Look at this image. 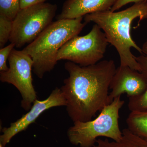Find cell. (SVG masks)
I'll return each mask as SVG.
<instances>
[{
  "instance_id": "6da1fadb",
  "label": "cell",
  "mask_w": 147,
  "mask_h": 147,
  "mask_svg": "<svg viewBox=\"0 0 147 147\" xmlns=\"http://www.w3.org/2000/svg\"><path fill=\"white\" fill-rule=\"evenodd\" d=\"M69 76L61 88L66 101V110L73 122L92 120L108 104V90L115 73V61L103 60L88 66L67 61Z\"/></svg>"
},
{
  "instance_id": "7a4b0ae2",
  "label": "cell",
  "mask_w": 147,
  "mask_h": 147,
  "mask_svg": "<svg viewBox=\"0 0 147 147\" xmlns=\"http://www.w3.org/2000/svg\"><path fill=\"white\" fill-rule=\"evenodd\" d=\"M84 18L87 24L94 23L102 30L109 43L117 51L120 65L127 66L140 72V66L131 49L133 47L141 54L142 49L132 39L130 30L131 24L136 18H139V21L147 18V1L134 3L121 11L94 12Z\"/></svg>"
},
{
  "instance_id": "3957f363",
  "label": "cell",
  "mask_w": 147,
  "mask_h": 147,
  "mask_svg": "<svg viewBox=\"0 0 147 147\" xmlns=\"http://www.w3.org/2000/svg\"><path fill=\"white\" fill-rule=\"evenodd\" d=\"M84 17L57 20L53 22L23 51L33 61V71L42 79L53 70L57 64L58 52L74 37L78 35L87 24L82 22Z\"/></svg>"
},
{
  "instance_id": "277c9868",
  "label": "cell",
  "mask_w": 147,
  "mask_h": 147,
  "mask_svg": "<svg viewBox=\"0 0 147 147\" xmlns=\"http://www.w3.org/2000/svg\"><path fill=\"white\" fill-rule=\"evenodd\" d=\"M125 103L121 96L105 106L96 118L88 121H76L69 128L67 136L71 144L80 147H94L97 139L104 137L119 142L122 131L119 126V111Z\"/></svg>"
},
{
  "instance_id": "5b68a950",
  "label": "cell",
  "mask_w": 147,
  "mask_h": 147,
  "mask_svg": "<svg viewBox=\"0 0 147 147\" xmlns=\"http://www.w3.org/2000/svg\"><path fill=\"white\" fill-rule=\"evenodd\" d=\"M57 8L45 2L21 9L13 21L11 43L17 48L31 43L53 23Z\"/></svg>"
},
{
  "instance_id": "8992f818",
  "label": "cell",
  "mask_w": 147,
  "mask_h": 147,
  "mask_svg": "<svg viewBox=\"0 0 147 147\" xmlns=\"http://www.w3.org/2000/svg\"><path fill=\"white\" fill-rule=\"evenodd\" d=\"M108 44L105 33L95 24L88 34L76 36L66 42L58 52L57 59L81 66L92 65L103 58Z\"/></svg>"
},
{
  "instance_id": "52a82bcc",
  "label": "cell",
  "mask_w": 147,
  "mask_h": 147,
  "mask_svg": "<svg viewBox=\"0 0 147 147\" xmlns=\"http://www.w3.org/2000/svg\"><path fill=\"white\" fill-rule=\"evenodd\" d=\"M8 60V69L0 72V80L16 87L22 96L21 107L28 111L37 99L32 77L33 61L30 56L23 50L14 49L11 51Z\"/></svg>"
},
{
  "instance_id": "ba28073f",
  "label": "cell",
  "mask_w": 147,
  "mask_h": 147,
  "mask_svg": "<svg viewBox=\"0 0 147 147\" xmlns=\"http://www.w3.org/2000/svg\"><path fill=\"white\" fill-rule=\"evenodd\" d=\"M66 105V101L61 89L56 88L46 99L42 100L36 99L26 114L16 121L11 123L9 127L3 128V134L0 136V144L3 147H5L14 136L26 130L46 110L53 107Z\"/></svg>"
},
{
  "instance_id": "9c48e42d",
  "label": "cell",
  "mask_w": 147,
  "mask_h": 147,
  "mask_svg": "<svg viewBox=\"0 0 147 147\" xmlns=\"http://www.w3.org/2000/svg\"><path fill=\"white\" fill-rule=\"evenodd\" d=\"M147 88V79L142 74L127 66L120 65L110 84L108 104L123 94H127L128 97L140 95Z\"/></svg>"
},
{
  "instance_id": "30bf717a",
  "label": "cell",
  "mask_w": 147,
  "mask_h": 147,
  "mask_svg": "<svg viewBox=\"0 0 147 147\" xmlns=\"http://www.w3.org/2000/svg\"><path fill=\"white\" fill-rule=\"evenodd\" d=\"M118 0H66L57 20L74 19L96 12L110 10Z\"/></svg>"
},
{
  "instance_id": "8fae6325",
  "label": "cell",
  "mask_w": 147,
  "mask_h": 147,
  "mask_svg": "<svg viewBox=\"0 0 147 147\" xmlns=\"http://www.w3.org/2000/svg\"><path fill=\"white\" fill-rule=\"evenodd\" d=\"M122 131V138L119 142L98 138L94 147H147L146 140L133 134L128 128Z\"/></svg>"
},
{
  "instance_id": "7c38bea8",
  "label": "cell",
  "mask_w": 147,
  "mask_h": 147,
  "mask_svg": "<svg viewBox=\"0 0 147 147\" xmlns=\"http://www.w3.org/2000/svg\"><path fill=\"white\" fill-rule=\"evenodd\" d=\"M126 123L133 134L147 141V111L131 112Z\"/></svg>"
},
{
  "instance_id": "4fadbf2b",
  "label": "cell",
  "mask_w": 147,
  "mask_h": 147,
  "mask_svg": "<svg viewBox=\"0 0 147 147\" xmlns=\"http://www.w3.org/2000/svg\"><path fill=\"white\" fill-rule=\"evenodd\" d=\"M20 0H0V16L13 21L21 10Z\"/></svg>"
},
{
  "instance_id": "5bb4252c",
  "label": "cell",
  "mask_w": 147,
  "mask_h": 147,
  "mask_svg": "<svg viewBox=\"0 0 147 147\" xmlns=\"http://www.w3.org/2000/svg\"><path fill=\"white\" fill-rule=\"evenodd\" d=\"M128 98V107L131 112L147 111V88L140 95Z\"/></svg>"
},
{
  "instance_id": "9a60e30c",
  "label": "cell",
  "mask_w": 147,
  "mask_h": 147,
  "mask_svg": "<svg viewBox=\"0 0 147 147\" xmlns=\"http://www.w3.org/2000/svg\"><path fill=\"white\" fill-rule=\"evenodd\" d=\"M13 21L0 16V47L2 48L9 40L12 30Z\"/></svg>"
},
{
  "instance_id": "2e32d148",
  "label": "cell",
  "mask_w": 147,
  "mask_h": 147,
  "mask_svg": "<svg viewBox=\"0 0 147 147\" xmlns=\"http://www.w3.org/2000/svg\"><path fill=\"white\" fill-rule=\"evenodd\" d=\"M15 45L10 43L7 46L1 48L0 50V71H6L8 70L9 67L7 65V61Z\"/></svg>"
},
{
  "instance_id": "e0dca14e",
  "label": "cell",
  "mask_w": 147,
  "mask_h": 147,
  "mask_svg": "<svg viewBox=\"0 0 147 147\" xmlns=\"http://www.w3.org/2000/svg\"><path fill=\"white\" fill-rule=\"evenodd\" d=\"M142 54L138 57L134 56V58L140 66V72L147 79V40L142 45Z\"/></svg>"
},
{
  "instance_id": "ac0fdd59",
  "label": "cell",
  "mask_w": 147,
  "mask_h": 147,
  "mask_svg": "<svg viewBox=\"0 0 147 147\" xmlns=\"http://www.w3.org/2000/svg\"><path fill=\"white\" fill-rule=\"evenodd\" d=\"M145 1H147V0H118L110 10L112 11H115L129 3H134Z\"/></svg>"
},
{
  "instance_id": "d6986e66",
  "label": "cell",
  "mask_w": 147,
  "mask_h": 147,
  "mask_svg": "<svg viewBox=\"0 0 147 147\" xmlns=\"http://www.w3.org/2000/svg\"><path fill=\"white\" fill-rule=\"evenodd\" d=\"M47 0H20L21 9L26 8L31 6L45 3Z\"/></svg>"
},
{
  "instance_id": "ffe728a7",
  "label": "cell",
  "mask_w": 147,
  "mask_h": 147,
  "mask_svg": "<svg viewBox=\"0 0 147 147\" xmlns=\"http://www.w3.org/2000/svg\"><path fill=\"white\" fill-rule=\"evenodd\" d=\"M0 147H3V146H2V145L1 144H0Z\"/></svg>"
}]
</instances>
